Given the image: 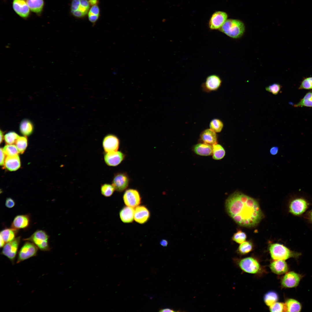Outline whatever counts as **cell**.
Returning a JSON list of instances; mask_svg holds the SVG:
<instances>
[{"instance_id": "13", "label": "cell", "mask_w": 312, "mask_h": 312, "mask_svg": "<svg viewBox=\"0 0 312 312\" xmlns=\"http://www.w3.org/2000/svg\"><path fill=\"white\" fill-rule=\"evenodd\" d=\"M228 16L225 12L217 11L212 15L209 22V27L211 29H220L227 20Z\"/></svg>"}, {"instance_id": "48", "label": "cell", "mask_w": 312, "mask_h": 312, "mask_svg": "<svg viewBox=\"0 0 312 312\" xmlns=\"http://www.w3.org/2000/svg\"><path fill=\"white\" fill-rule=\"evenodd\" d=\"M159 312H175L173 309L169 308H165L160 309L159 311Z\"/></svg>"}, {"instance_id": "37", "label": "cell", "mask_w": 312, "mask_h": 312, "mask_svg": "<svg viewBox=\"0 0 312 312\" xmlns=\"http://www.w3.org/2000/svg\"><path fill=\"white\" fill-rule=\"evenodd\" d=\"M252 245L249 241H245L240 244L238 250L240 253L246 254L251 251L252 249Z\"/></svg>"}, {"instance_id": "36", "label": "cell", "mask_w": 312, "mask_h": 312, "mask_svg": "<svg viewBox=\"0 0 312 312\" xmlns=\"http://www.w3.org/2000/svg\"><path fill=\"white\" fill-rule=\"evenodd\" d=\"M19 136L16 132L10 131L6 134L4 138L5 142L7 144H13L15 143Z\"/></svg>"}, {"instance_id": "27", "label": "cell", "mask_w": 312, "mask_h": 312, "mask_svg": "<svg viewBox=\"0 0 312 312\" xmlns=\"http://www.w3.org/2000/svg\"><path fill=\"white\" fill-rule=\"evenodd\" d=\"M34 130V126L29 120L25 119L22 120L19 125V130L21 134L25 136L30 135Z\"/></svg>"}, {"instance_id": "19", "label": "cell", "mask_w": 312, "mask_h": 312, "mask_svg": "<svg viewBox=\"0 0 312 312\" xmlns=\"http://www.w3.org/2000/svg\"><path fill=\"white\" fill-rule=\"evenodd\" d=\"M30 216L28 214L18 215L14 218L10 228L18 230L25 229L29 226Z\"/></svg>"}, {"instance_id": "6", "label": "cell", "mask_w": 312, "mask_h": 312, "mask_svg": "<svg viewBox=\"0 0 312 312\" xmlns=\"http://www.w3.org/2000/svg\"><path fill=\"white\" fill-rule=\"evenodd\" d=\"M90 8L88 0H72L70 12L75 17L82 18L88 14Z\"/></svg>"}, {"instance_id": "34", "label": "cell", "mask_w": 312, "mask_h": 312, "mask_svg": "<svg viewBox=\"0 0 312 312\" xmlns=\"http://www.w3.org/2000/svg\"><path fill=\"white\" fill-rule=\"evenodd\" d=\"M210 129L216 133L220 132L223 127V123L220 120L215 118L212 120L209 124Z\"/></svg>"}, {"instance_id": "50", "label": "cell", "mask_w": 312, "mask_h": 312, "mask_svg": "<svg viewBox=\"0 0 312 312\" xmlns=\"http://www.w3.org/2000/svg\"><path fill=\"white\" fill-rule=\"evenodd\" d=\"M0 143H1L3 141V132L1 131H0Z\"/></svg>"}, {"instance_id": "20", "label": "cell", "mask_w": 312, "mask_h": 312, "mask_svg": "<svg viewBox=\"0 0 312 312\" xmlns=\"http://www.w3.org/2000/svg\"><path fill=\"white\" fill-rule=\"evenodd\" d=\"M270 268L274 273L281 275L286 273L288 268L286 262L284 260H275L270 264Z\"/></svg>"}, {"instance_id": "25", "label": "cell", "mask_w": 312, "mask_h": 312, "mask_svg": "<svg viewBox=\"0 0 312 312\" xmlns=\"http://www.w3.org/2000/svg\"><path fill=\"white\" fill-rule=\"evenodd\" d=\"M31 11L38 15L41 14L44 6V0H25Z\"/></svg>"}, {"instance_id": "1", "label": "cell", "mask_w": 312, "mask_h": 312, "mask_svg": "<svg viewBox=\"0 0 312 312\" xmlns=\"http://www.w3.org/2000/svg\"><path fill=\"white\" fill-rule=\"evenodd\" d=\"M225 208L227 213L234 221L243 226H255L263 217L258 202L239 192H234L228 198L225 202Z\"/></svg>"}, {"instance_id": "32", "label": "cell", "mask_w": 312, "mask_h": 312, "mask_svg": "<svg viewBox=\"0 0 312 312\" xmlns=\"http://www.w3.org/2000/svg\"><path fill=\"white\" fill-rule=\"evenodd\" d=\"M278 299V296L275 292L270 291L267 293L264 296V301L265 304L270 306L276 302Z\"/></svg>"}, {"instance_id": "14", "label": "cell", "mask_w": 312, "mask_h": 312, "mask_svg": "<svg viewBox=\"0 0 312 312\" xmlns=\"http://www.w3.org/2000/svg\"><path fill=\"white\" fill-rule=\"evenodd\" d=\"M125 155L120 151L105 153L104 158L105 162L110 166H116L120 164L124 159Z\"/></svg>"}, {"instance_id": "33", "label": "cell", "mask_w": 312, "mask_h": 312, "mask_svg": "<svg viewBox=\"0 0 312 312\" xmlns=\"http://www.w3.org/2000/svg\"><path fill=\"white\" fill-rule=\"evenodd\" d=\"M15 143L19 153L22 154L27 146V138L25 136H19Z\"/></svg>"}, {"instance_id": "10", "label": "cell", "mask_w": 312, "mask_h": 312, "mask_svg": "<svg viewBox=\"0 0 312 312\" xmlns=\"http://www.w3.org/2000/svg\"><path fill=\"white\" fill-rule=\"evenodd\" d=\"M239 265L243 270L251 274L257 273L260 268L258 261L251 257H248L242 259L239 263Z\"/></svg>"}, {"instance_id": "2", "label": "cell", "mask_w": 312, "mask_h": 312, "mask_svg": "<svg viewBox=\"0 0 312 312\" xmlns=\"http://www.w3.org/2000/svg\"><path fill=\"white\" fill-rule=\"evenodd\" d=\"M219 30L228 36L237 39L243 35L245 31V27L241 21L230 19L226 21Z\"/></svg>"}, {"instance_id": "15", "label": "cell", "mask_w": 312, "mask_h": 312, "mask_svg": "<svg viewBox=\"0 0 312 312\" xmlns=\"http://www.w3.org/2000/svg\"><path fill=\"white\" fill-rule=\"evenodd\" d=\"M222 80L218 75H211L206 78L202 87L204 90L207 92H211L217 90L220 86Z\"/></svg>"}, {"instance_id": "4", "label": "cell", "mask_w": 312, "mask_h": 312, "mask_svg": "<svg viewBox=\"0 0 312 312\" xmlns=\"http://www.w3.org/2000/svg\"><path fill=\"white\" fill-rule=\"evenodd\" d=\"M49 236L42 230H38L29 237L23 239L34 243L41 250L48 251L51 248L48 244Z\"/></svg>"}, {"instance_id": "11", "label": "cell", "mask_w": 312, "mask_h": 312, "mask_svg": "<svg viewBox=\"0 0 312 312\" xmlns=\"http://www.w3.org/2000/svg\"><path fill=\"white\" fill-rule=\"evenodd\" d=\"M120 144V141L115 135L109 134L103 139L102 146L105 153L118 151Z\"/></svg>"}, {"instance_id": "5", "label": "cell", "mask_w": 312, "mask_h": 312, "mask_svg": "<svg viewBox=\"0 0 312 312\" xmlns=\"http://www.w3.org/2000/svg\"><path fill=\"white\" fill-rule=\"evenodd\" d=\"M310 206V203L302 198H297L291 200L289 203V211L296 216H302L306 212Z\"/></svg>"}, {"instance_id": "16", "label": "cell", "mask_w": 312, "mask_h": 312, "mask_svg": "<svg viewBox=\"0 0 312 312\" xmlns=\"http://www.w3.org/2000/svg\"><path fill=\"white\" fill-rule=\"evenodd\" d=\"M12 8L14 12L19 16L27 18L30 15V10L25 0H13Z\"/></svg>"}, {"instance_id": "22", "label": "cell", "mask_w": 312, "mask_h": 312, "mask_svg": "<svg viewBox=\"0 0 312 312\" xmlns=\"http://www.w3.org/2000/svg\"><path fill=\"white\" fill-rule=\"evenodd\" d=\"M4 165L6 168L10 171L17 170L21 166L20 159L18 155L7 156L5 159Z\"/></svg>"}, {"instance_id": "8", "label": "cell", "mask_w": 312, "mask_h": 312, "mask_svg": "<svg viewBox=\"0 0 312 312\" xmlns=\"http://www.w3.org/2000/svg\"><path fill=\"white\" fill-rule=\"evenodd\" d=\"M21 239L20 236L18 237L12 241L6 243L1 252L2 254L7 257L12 263H14Z\"/></svg>"}, {"instance_id": "39", "label": "cell", "mask_w": 312, "mask_h": 312, "mask_svg": "<svg viewBox=\"0 0 312 312\" xmlns=\"http://www.w3.org/2000/svg\"><path fill=\"white\" fill-rule=\"evenodd\" d=\"M246 238V233L241 231H239L235 233L232 238L233 241L240 244L245 242Z\"/></svg>"}, {"instance_id": "24", "label": "cell", "mask_w": 312, "mask_h": 312, "mask_svg": "<svg viewBox=\"0 0 312 312\" xmlns=\"http://www.w3.org/2000/svg\"><path fill=\"white\" fill-rule=\"evenodd\" d=\"M193 150L196 154L203 156H208L212 153L213 147L211 145L203 143H199L194 147Z\"/></svg>"}, {"instance_id": "3", "label": "cell", "mask_w": 312, "mask_h": 312, "mask_svg": "<svg viewBox=\"0 0 312 312\" xmlns=\"http://www.w3.org/2000/svg\"><path fill=\"white\" fill-rule=\"evenodd\" d=\"M269 250L271 257L275 260H286L291 257H298L300 253L291 250L283 244L274 243L270 244Z\"/></svg>"}, {"instance_id": "47", "label": "cell", "mask_w": 312, "mask_h": 312, "mask_svg": "<svg viewBox=\"0 0 312 312\" xmlns=\"http://www.w3.org/2000/svg\"><path fill=\"white\" fill-rule=\"evenodd\" d=\"M89 3L91 6L97 5L99 3V0H88Z\"/></svg>"}, {"instance_id": "21", "label": "cell", "mask_w": 312, "mask_h": 312, "mask_svg": "<svg viewBox=\"0 0 312 312\" xmlns=\"http://www.w3.org/2000/svg\"><path fill=\"white\" fill-rule=\"evenodd\" d=\"M200 138L205 143L213 145L217 143L216 133L210 129H206L203 131L200 134Z\"/></svg>"}, {"instance_id": "18", "label": "cell", "mask_w": 312, "mask_h": 312, "mask_svg": "<svg viewBox=\"0 0 312 312\" xmlns=\"http://www.w3.org/2000/svg\"><path fill=\"white\" fill-rule=\"evenodd\" d=\"M150 216L149 211L144 206H138L135 209L134 219L139 224H143L147 222Z\"/></svg>"}, {"instance_id": "35", "label": "cell", "mask_w": 312, "mask_h": 312, "mask_svg": "<svg viewBox=\"0 0 312 312\" xmlns=\"http://www.w3.org/2000/svg\"><path fill=\"white\" fill-rule=\"evenodd\" d=\"M115 190L113 185L109 184H104L102 185L101 187V191L102 194L106 197L111 196L113 194Z\"/></svg>"}, {"instance_id": "31", "label": "cell", "mask_w": 312, "mask_h": 312, "mask_svg": "<svg viewBox=\"0 0 312 312\" xmlns=\"http://www.w3.org/2000/svg\"><path fill=\"white\" fill-rule=\"evenodd\" d=\"M295 107H312V91L307 93L298 103L294 105Z\"/></svg>"}, {"instance_id": "17", "label": "cell", "mask_w": 312, "mask_h": 312, "mask_svg": "<svg viewBox=\"0 0 312 312\" xmlns=\"http://www.w3.org/2000/svg\"><path fill=\"white\" fill-rule=\"evenodd\" d=\"M301 278L299 274L294 272H290L287 273L283 277L281 284L285 287H295L298 285Z\"/></svg>"}, {"instance_id": "45", "label": "cell", "mask_w": 312, "mask_h": 312, "mask_svg": "<svg viewBox=\"0 0 312 312\" xmlns=\"http://www.w3.org/2000/svg\"><path fill=\"white\" fill-rule=\"evenodd\" d=\"M5 154L3 151V148H1L0 164L1 166H3V165H4V162L5 159Z\"/></svg>"}, {"instance_id": "28", "label": "cell", "mask_w": 312, "mask_h": 312, "mask_svg": "<svg viewBox=\"0 0 312 312\" xmlns=\"http://www.w3.org/2000/svg\"><path fill=\"white\" fill-rule=\"evenodd\" d=\"M285 304V312H300L301 311V305L295 300L288 299Z\"/></svg>"}, {"instance_id": "42", "label": "cell", "mask_w": 312, "mask_h": 312, "mask_svg": "<svg viewBox=\"0 0 312 312\" xmlns=\"http://www.w3.org/2000/svg\"><path fill=\"white\" fill-rule=\"evenodd\" d=\"M281 88V86L279 84L274 83L266 87L265 89L273 94L276 95L279 92Z\"/></svg>"}, {"instance_id": "46", "label": "cell", "mask_w": 312, "mask_h": 312, "mask_svg": "<svg viewBox=\"0 0 312 312\" xmlns=\"http://www.w3.org/2000/svg\"><path fill=\"white\" fill-rule=\"evenodd\" d=\"M278 151V148L277 146H273L271 148L270 150V154L272 155H276Z\"/></svg>"}, {"instance_id": "26", "label": "cell", "mask_w": 312, "mask_h": 312, "mask_svg": "<svg viewBox=\"0 0 312 312\" xmlns=\"http://www.w3.org/2000/svg\"><path fill=\"white\" fill-rule=\"evenodd\" d=\"M18 230L12 228H7L1 231L0 233V239L3 240L6 244L13 240L17 233Z\"/></svg>"}, {"instance_id": "29", "label": "cell", "mask_w": 312, "mask_h": 312, "mask_svg": "<svg viewBox=\"0 0 312 312\" xmlns=\"http://www.w3.org/2000/svg\"><path fill=\"white\" fill-rule=\"evenodd\" d=\"M213 158V159L218 160L222 159L225 156V151L224 148L221 145L217 143L212 145Z\"/></svg>"}, {"instance_id": "12", "label": "cell", "mask_w": 312, "mask_h": 312, "mask_svg": "<svg viewBox=\"0 0 312 312\" xmlns=\"http://www.w3.org/2000/svg\"><path fill=\"white\" fill-rule=\"evenodd\" d=\"M129 183V179L126 174L118 172L114 175L112 185L116 191L121 192L127 188Z\"/></svg>"}, {"instance_id": "38", "label": "cell", "mask_w": 312, "mask_h": 312, "mask_svg": "<svg viewBox=\"0 0 312 312\" xmlns=\"http://www.w3.org/2000/svg\"><path fill=\"white\" fill-rule=\"evenodd\" d=\"M3 151L7 156H13L18 155L19 153L16 145L7 144L3 147Z\"/></svg>"}, {"instance_id": "9", "label": "cell", "mask_w": 312, "mask_h": 312, "mask_svg": "<svg viewBox=\"0 0 312 312\" xmlns=\"http://www.w3.org/2000/svg\"><path fill=\"white\" fill-rule=\"evenodd\" d=\"M124 202L127 206L135 207L141 203V198L136 190L129 189L126 190L123 196Z\"/></svg>"}, {"instance_id": "30", "label": "cell", "mask_w": 312, "mask_h": 312, "mask_svg": "<svg viewBox=\"0 0 312 312\" xmlns=\"http://www.w3.org/2000/svg\"><path fill=\"white\" fill-rule=\"evenodd\" d=\"M100 14V8L98 5L92 6L90 9L88 14L89 21L94 24L98 19Z\"/></svg>"}, {"instance_id": "41", "label": "cell", "mask_w": 312, "mask_h": 312, "mask_svg": "<svg viewBox=\"0 0 312 312\" xmlns=\"http://www.w3.org/2000/svg\"><path fill=\"white\" fill-rule=\"evenodd\" d=\"M299 89H312V77L305 78L302 82Z\"/></svg>"}, {"instance_id": "49", "label": "cell", "mask_w": 312, "mask_h": 312, "mask_svg": "<svg viewBox=\"0 0 312 312\" xmlns=\"http://www.w3.org/2000/svg\"><path fill=\"white\" fill-rule=\"evenodd\" d=\"M160 244L164 247H166V246L168 244V242L166 240H162L160 242Z\"/></svg>"}, {"instance_id": "23", "label": "cell", "mask_w": 312, "mask_h": 312, "mask_svg": "<svg viewBox=\"0 0 312 312\" xmlns=\"http://www.w3.org/2000/svg\"><path fill=\"white\" fill-rule=\"evenodd\" d=\"M134 211L132 207L127 206L123 208L119 213L121 221L125 223L132 222L134 219Z\"/></svg>"}, {"instance_id": "44", "label": "cell", "mask_w": 312, "mask_h": 312, "mask_svg": "<svg viewBox=\"0 0 312 312\" xmlns=\"http://www.w3.org/2000/svg\"><path fill=\"white\" fill-rule=\"evenodd\" d=\"M304 217L312 224V208L306 213Z\"/></svg>"}, {"instance_id": "43", "label": "cell", "mask_w": 312, "mask_h": 312, "mask_svg": "<svg viewBox=\"0 0 312 312\" xmlns=\"http://www.w3.org/2000/svg\"><path fill=\"white\" fill-rule=\"evenodd\" d=\"M15 203L14 200L10 198H7L5 200V205L8 208H11L13 207Z\"/></svg>"}, {"instance_id": "7", "label": "cell", "mask_w": 312, "mask_h": 312, "mask_svg": "<svg viewBox=\"0 0 312 312\" xmlns=\"http://www.w3.org/2000/svg\"><path fill=\"white\" fill-rule=\"evenodd\" d=\"M38 248L33 242H26L19 251L17 263L36 256Z\"/></svg>"}, {"instance_id": "40", "label": "cell", "mask_w": 312, "mask_h": 312, "mask_svg": "<svg viewBox=\"0 0 312 312\" xmlns=\"http://www.w3.org/2000/svg\"><path fill=\"white\" fill-rule=\"evenodd\" d=\"M270 310L271 312H285V304L276 302L270 306Z\"/></svg>"}]
</instances>
